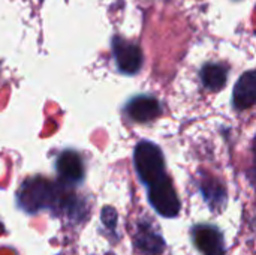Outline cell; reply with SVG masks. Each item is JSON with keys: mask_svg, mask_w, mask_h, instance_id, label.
Returning a JSON list of instances; mask_svg holds the SVG:
<instances>
[{"mask_svg": "<svg viewBox=\"0 0 256 255\" xmlns=\"http://www.w3.org/2000/svg\"><path fill=\"white\" fill-rule=\"evenodd\" d=\"M58 186L42 176L26 179L16 191V204L27 215H36L45 209H54Z\"/></svg>", "mask_w": 256, "mask_h": 255, "instance_id": "cell-1", "label": "cell"}, {"mask_svg": "<svg viewBox=\"0 0 256 255\" xmlns=\"http://www.w3.org/2000/svg\"><path fill=\"white\" fill-rule=\"evenodd\" d=\"M134 167L140 182L146 188L166 176L164 152L150 140H141L136 143L134 149Z\"/></svg>", "mask_w": 256, "mask_h": 255, "instance_id": "cell-2", "label": "cell"}, {"mask_svg": "<svg viewBox=\"0 0 256 255\" xmlns=\"http://www.w3.org/2000/svg\"><path fill=\"white\" fill-rule=\"evenodd\" d=\"M147 200L153 210L166 219L177 218L182 210L180 198L174 188L172 179L168 174L147 186Z\"/></svg>", "mask_w": 256, "mask_h": 255, "instance_id": "cell-3", "label": "cell"}, {"mask_svg": "<svg viewBox=\"0 0 256 255\" xmlns=\"http://www.w3.org/2000/svg\"><path fill=\"white\" fill-rule=\"evenodd\" d=\"M116 68L123 75H136L144 65V54L136 42L128 41L118 35L111 39Z\"/></svg>", "mask_w": 256, "mask_h": 255, "instance_id": "cell-4", "label": "cell"}, {"mask_svg": "<svg viewBox=\"0 0 256 255\" xmlns=\"http://www.w3.org/2000/svg\"><path fill=\"white\" fill-rule=\"evenodd\" d=\"M56 171L60 182L64 186H78L86 179V164L81 156L74 149L62 150L56 158Z\"/></svg>", "mask_w": 256, "mask_h": 255, "instance_id": "cell-5", "label": "cell"}, {"mask_svg": "<svg viewBox=\"0 0 256 255\" xmlns=\"http://www.w3.org/2000/svg\"><path fill=\"white\" fill-rule=\"evenodd\" d=\"M194 246L202 255H226L224 233L212 224H196L190 228Z\"/></svg>", "mask_w": 256, "mask_h": 255, "instance_id": "cell-6", "label": "cell"}, {"mask_svg": "<svg viewBox=\"0 0 256 255\" xmlns=\"http://www.w3.org/2000/svg\"><path fill=\"white\" fill-rule=\"evenodd\" d=\"M124 116L135 123H148L162 114V104L153 95H135L123 107Z\"/></svg>", "mask_w": 256, "mask_h": 255, "instance_id": "cell-7", "label": "cell"}, {"mask_svg": "<svg viewBox=\"0 0 256 255\" xmlns=\"http://www.w3.org/2000/svg\"><path fill=\"white\" fill-rule=\"evenodd\" d=\"M135 246L138 251L146 255H160L165 248V239L158 231V228L150 221H140L136 224V233H135Z\"/></svg>", "mask_w": 256, "mask_h": 255, "instance_id": "cell-8", "label": "cell"}, {"mask_svg": "<svg viewBox=\"0 0 256 255\" xmlns=\"http://www.w3.org/2000/svg\"><path fill=\"white\" fill-rule=\"evenodd\" d=\"M231 104L234 110L243 111L256 104V69L246 71L240 75L237 80L234 90H232V99Z\"/></svg>", "mask_w": 256, "mask_h": 255, "instance_id": "cell-9", "label": "cell"}, {"mask_svg": "<svg viewBox=\"0 0 256 255\" xmlns=\"http://www.w3.org/2000/svg\"><path fill=\"white\" fill-rule=\"evenodd\" d=\"M198 186L202 198L206 200L212 212H218L222 207H225L228 201V194L225 185L219 179L213 176H206L204 179L200 180Z\"/></svg>", "mask_w": 256, "mask_h": 255, "instance_id": "cell-10", "label": "cell"}, {"mask_svg": "<svg viewBox=\"0 0 256 255\" xmlns=\"http://www.w3.org/2000/svg\"><path fill=\"white\" fill-rule=\"evenodd\" d=\"M228 74H230V69L226 65L219 63V62H208L201 68L200 78H201L202 86L208 92H219L226 86Z\"/></svg>", "mask_w": 256, "mask_h": 255, "instance_id": "cell-11", "label": "cell"}, {"mask_svg": "<svg viewBox=\"0 0 256 255\" xmlns=\"http://www.w3.org/2000/svg\"><path fill=\"white\" fill-rule=\"evenodd\" d=\"M252 159H254V171L256 174V134L252 140Z\"/></svg>", "mask_w": 256, "mask_h": 255, "instance_id": "cell-12", "label": "cell"}]
</instances>
